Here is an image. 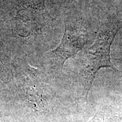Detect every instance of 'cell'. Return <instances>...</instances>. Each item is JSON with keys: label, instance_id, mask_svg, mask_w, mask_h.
Here are the masks:
<instances>
[{"label": "cell", "instance_id": "obj_2", "mask_svg": "<svg viewBox=\"0 0 122 122\" xmlns=\"http://www.w3.org/2000/svg\"><path fill=\"white\" fill-rule=\"evenodd\" d=\"M93 36L92 30L82 20L66 22L61 43L48 53L53 66L62 71L66 61L80 52Z\"/></svg>", "mask_w": 122, "mask_h": 122}, {"label": "cell", "instance_id": "obj_5", "mask_svg": "<svg viewBox=\"0 0 122 122\" xmlns=\"http://www.w3.org/2000/svg\"><path fill=\"white\" fill-rule=\"evenodd\" d=\"M88 122H105L104 114L101 111H98Z\"/></svg>", "mask_w": 122, "mask_h": 122}, {"label": "cell", "instance_id": "obj_1", "mask_svg": "<svg viewBox=\"0 0 122 122\" xmlns=\"http://www.w3.org/2000/svg\"><path fill=\"white\" fill-rule=\"evenodd\" d=\"M122 28V22L111 19L101 25L95 41L91 46L80 51L81 57V79L83 93L87 100L97 72L102 68H111L119 72L111 61V46L114 39Z\"/></svg>", "mask_w": 122, "mask_h": 122}, {"label": "cell", "instance_id": "obj_3", "mask_svg": "<svg viewBox=\"0 0 122 122\" xmlns=\"http://www.w3.org/2000/svg\"><path fill=\"white\" fill-rule=\"evenodd\" d=\"M111 118L115 122H122V109L115 110L112 111Z\"/></svg>", "mask_w": 122, "mask_h": 122}, {"label": "cell", "instance_id": "obj_4", "mask_svg": "<svg viewBox=\"0 0 122 122\" xmlns=\"http://www.w3.org/2000/svg\"><path fill=\"white\" fill-rule=\"evenodd\" d=\"M0 79L4 82H6L9 80L8 74L1 59H0Z\"/></svg>", "mask_w": 122, "mask_h": 122}]
</instances>
